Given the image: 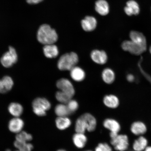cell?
<instances>
[{"instance_id": "29", "label": "cell", "mask_w": 151, "mask_h": 151, "mask_svg": "<svg viewBox=\"0 0 151 151\" xmlns=\"http://www.w3.org/2000/svg\"><path fill=\"white\" fill-rule=\"evenodd\" d=\"M32 139V136L31 134L25 132H20L18 133L16 136V140L21 142H27Z\"/></svg>"}, {"instance_id": "1", "label": "cell", "mask_w": 151, "mask_h": 151, "mask_svg": "<svg viewBox=\"0 0 151 151\" xmlns=\"http://www.w3.org/2000/svg\"><path fill=\"white\" fill-rule=\"evenodd\" d=\"M58 35L55 30L48 24H43L37 32V40L41 44L45 45L54 44L58 40Z\"/></svg>"}, {"instance_id": "21", "label": "cell", "mask_w": 151, "mask_h": 151, "mask_svg": "<svg viewBox=\"0 0 151 151\" xmlns=\"http://www.w3.org/2000/svg\"><path fill=\"white\" fill-rule=\"evenodd\" d=\"M70 71V76L73 80L79 82L84 80L86 74L83 70L81 68L76 66Z\"/></svg>"}, {"instance_id": "22", "label": "cell", "mask_w": 151, "mask_h": 151, "mask_svg": "<svg viewBox=\"0 0 151 151\" xmlns=\"http://www.w3.org/2000/svg\"><path fill=\"white\" fill-rule=\"evenodd\" d=\"M73 141L77 148H82L86 146L87 139L84 133H76L73 136Z\"/></svg>"}, {"instance_id": "39", "label": "cell", "mask_w": 151, "mask_h": 151, "mask_svg": "<svg viewBox=\"0 0 151 151\" xmlns=\"http://www.w3.org/2000/svg\"><path fill=\"white\" fill-rule=\"evenodd\" d=\"M20 151L19 150H17V151Z\"/></svg>"}, {"instance_id": "2", "label": "cell", "mask_w": 151, "mask_h": 151, "mask_svg": "<svg viewBox=\"0 0 151 151\" xmlns=\"http://www.w3.org/2000/svg\"><path fill=\"white\" fill-rule=\"evenodd\" d=\"M97 126L96 119L91 114L86 113L80 117L76 122L75 129L76 133H84L86 131H93Z\"/></svg>"}, {"instance_id": "18", "label": "cell", "mask_w": 151, "mask_h": 151, "mask_svg": "<svg viewBox=\"0 0 151 151\" xmlns=\"http://www.w3.org/2000/svg\"><path fill=\"white\" fill-rule=\"evenodd\" d=\"M43 52L45 56L50 58H55L59 54L58 47L54 44L45 45Z\"/></svg>"}, {"instance_id": "12", "label": "cell", "mask_w": 151, "mask_h": 151, "mask_svg": "<svg viewBox=\"0 0 151 151\" xmlns=\"http://www.w3.org/2000/svg\"><path fill=\"white\" fill-rule=\"evenodd\" d=\"M14 85V81L10 76L4 77L0 80V93H7L12 89Z\"/></svg>"}, {"instance_id": "28", "label": "cell", "mask_w": 151, "mask_h": 151, "mask_svg": "<svg viewBox=\"0 0 151 151\" xmlns=\"http://www.w3.org/2000/svg\"><path fill=\"white\" fill-rule=\"evenodd\" d=\"M56 98L58 101L64 104H67L72 98L70 96L60 90L56 92Z\"/></svg>"}, {"instance_id": "31", "label": "cell", "mask_w": 151, "mask_h": 151, "mask_svg": "<svg viewBox=\"0 0 151 151\" xmlns=\"http://www.w3.org/2000/svg\"><path fill=\"white\" fill-rule=\"evenodd\" d=\"M113 148L107 143H100L96 147L95 151H113Z\"/></svg>"}, {"instance_id": "19", "label": "cell", "mask_w": 151, "mask_h": 151, "mask_svg": "<svg viewBox=\"0 0 151 151\" xmlns=\"http://www.w3.org/2000/svg\"><path fill=\"white\" fill-rule=\"evenodd\" d=\"M148 146V140L146 137L141 135L134 141L132 148L135 151H144Z\"/></svg>"}, {"instance_id": "24", "label": "cell", "mask_w": 151, "mask_h": 151, "mask_svg": "<svg viewBox=\"0 0 151 151\" xmlns=\"http://www.w3.org/2000/svg\"><path fill=\"white\" fill-rule=\"evenodd\" d=\"M102 77L105 83L107 84H111L114 81L115 73L112 69L107 68L104 70L102 73Z\"/></svg>"}, {"instance_id": "26", "label": "cell", "mask_w": 151, "mask_h": 151, "mask_svg": "<svg viewBox=\"0 0 151 151\" xmlns=\"http://www.w3.org/2000/svg\"><path fill=\"white\" fill-rule=\"evenodd\" d=\"M55 112L58 117L67 116L71 114L67 105L64 104H60L56 106L55 109Z\"/></svg>"}, {"instance_id": "27", "label": "cell", "mask_w": 151, "mask_h": 151, "mask_svg": "<svg viewBox=\"0 0 151 151\" xmlns=\"http://www.w3.org/2000/svg\"><path fill=\"white\" fill-rule=\"evenodd\" d=\"M14 145L18 150L20 151H31L33 149V145L30 143L15 141Z\"/></svg>"}, {"instance_id": "37", "label": "cell", "mask_w": 151, "mask_h": 151, "mask_svg": "<svg viewBox=\"0 0 151 151\" xmlns=\"http://www.w3.org/2000/svg\"><path fill=\"white\" fill-rule=\"evenodd\" d=\"M6 151H11L10 150H9V149H7Z\"/></svg>"}, {"instance_id": "10", "label": "cell", "mask_w": 151, "mask_h": 151, "mask_svg": "<svg viewBox=\"0 0 151 151\" xmlns=\"http://www.w3.org/2000/svg\"><path fill=\"white\" fill-rule=\"evenodd\" d=\"M91 58L93 61L99 65H104L107 60V55L103 50H94L91 54Z\"/></svg>"}, {"instance_id": "16", "label": "cell", "mask_w": 151, "mask_h": 151, "mask_svg": "<svg viewBox=\"0 0 151 151\" xmlns=\"http://www.w3.org/2000/svg\"><path fill=\"white\" fill-rule=\"evenodd\" d=\"M129 37L131 40L140 46L147 47L146 38L142 33L136 31L130 32Z\"/></svg>"}, {"instance_id": "32", "label": "cell", "mask_w": 151, "mask_h": 151, "mask_svg": "<svg viewBox=\"0 0 151 151\" xmlns=\"http://www.w3.org/2000/svg\"><path fill=\"white\" fill-rule=\"evenodd\" d=\"M43 0H26L27 2L30 4H36L40 3Z\"/></svg>"}, {"instance_id": "5", "label": "cell", "mask_w": 151, "mask_h": 151, "mask_svg": "<svg viewBox=\"0 0 151 151\" xmlns=\"http://www.w3.org/2000/svg\"><path fill=\"white\" fill-rule=\"evenodd\" d=\"M110 143L113 150L116 151H125L127 150L129 145L127 136L121 134L111 139Z\"/></svg>"}, {"instance_id": "7", "label": "cell", "mask_w": 151, "mask_h": 151, "mask_svg": "<svg viewBox=\"0 0 151 151\" xmlns=\"http://www.w3.org/2000/svg\"><path fill=\"white\" fill-rule=\"evenodd\" d=\"M123 50L135 55H140L146 51L147 47L142 46L131 40H126L122 44Z\"/></svg>"}, {"instance_id": "17", "label": "cell", "mask_w": 151, "mask_h": 151, "mask_svg": "<svg viewBox=\"0 0 151 151\" xmlns=\"http://www.w3.org/2000/svg\"><path fill=\"white\" fill-rule=\"evenodd\" d=\"M124 12L128 16L137 15L139 12V7L138 3L133 0L128 1L126 4V6L124 9Z\"/></svg>"}, {"instance_id": "9", "label": "cell", "mask_w": 151, "mask_h": 151, "mask_svg": "<svg viewBox=\"0 0 151 151\" xmlns=\"http://www.w3.org/2000/svg\"><path fill=\"white\" fill-rule=\"evenodd\" d=\"M103 126L110 132L119 133L121 130L119 123L114 119L107 118L104 121Z\"/></svg>"}, {"instance_id": "3", "label": "cell", "mask_w": 151, "mask_h": 151, "mask_svg": "<svg viewBox=\"0 0 151 151\" xmlns=\"http://www.w3.org/2000/svg\"><path fill=\"white\" fill-rule=\"evenodd\" d=\"M79 61L78 55L74 52L63 55L58 62V67L62 71L70 70L76 66Z\"/></svg>"}, {"instance_id": "15", "label": "cell", "mask_w": 151, "mask_h": 151, "mask_svg": "<svg viewBox=\"0 0 151 151\" xmlns=\"http://www.w3.org/2000/svg\"><path fill=\"white\" fill-rule=\"evenodd\" d=\"M24 126L23 121L18 117L12 119L9 121V130L14 133H18L21 132Z\"/></svg>"}, {"instance_id": "20", "label": "cell", "mask_w": 151, "mask_h": 151, "mask_svg": "<svg viewBox=\"0 0 151 151\" xmlns=\"http://www.w3.org/2000/svg\"><path fill=\"white\" fill-rule=\"evenodd\" d=\"M95 9L98 13L101 16H106L109 12V4L105 0H98L95 3Z\"/></svg>"}, {"instance_id": "11", "label": "cell", "mask_w": 151, "mask_h": 151, "mask_svg": "<svg viewBox=\"0 0 151 151\" xmlns=\"http://www.w3.org/2000/svg\"><path fill=\"white\" fill-rule=\"evenodd\" d=\"M83 29L86 32L93 31L97 26V21L92 16H87L81 21Z\"/></svg>"}, {"instance_id": "34", "label": "cell", "mask_w": 151, "mask_h": 151, "mask_svg": "<svg viewBox=\"0 0 151 151\" xmlns=\"http://www.w3.org/2000/svg\"><path fill=\"white\" fill-rule=\"evenodd\" d=\"M144 151H151V146H148Z\"/></svg>"}, {"instance_id": "30", "label": "cell", "mask_w": 151, "mask_h": 151, "mask_svg": "<svg viewBox=\"0 0 151 151\" xmlns=\"http://www.w3.org/2000/svg\"><path fill=\"white\" fill-rule=\"evenodd\" d=\"M70 112L71 113L74 112L78 108V103L75 100L71 99L66 104Z\"/></svg>"}, {"instance_id": "23", "label": "cell", "mask_w": 151, "mask_h": 151, "mask_svg": "<svg viewBox=\"0 0 151 151\" xmlns=\"http://www.w3.org/2000/svg\"><path fill=\"white\" fill-rule=\"evenodd\" d=\"M56 125L58 129L65 130L70 126L71 121L67 116L58 117L55 120Z\"/></svg>"}, {"instance_id": "8", "label": "cell", "mask_w": 151, "mask_h": 151, "mask_svg": "<svg viewBox=\"0 0 151 151\" xmlns=\"http://www.w3.org/2000/svg\"><path fill=\"white\" fill-rule=\"evenodd\" d=\"M56 86L61 91L73 97L75 93L73 85L69 80L66 78H61L56 83Z\"/></svg>"}, {"instance_id": "13", "label": "cell", "mask_w": 151, "mask_h": 151, "mask_svg": "<svg viewBox=\"0 0 151 151\" xmlns=\"http://www.w3.org/2000/svg\"><path fill=\"white\" fill-rule=\"evenodd\" d=\"M103 102L106 106L111 109L116 108L120 103L119 99L117 96L112 94L106 95L104 98Z\"/></svg>"}, {"instance_id": "25", "label": "cell", "mask_w": 151, "mask_h": 151, "mask_svg": "<svg viewBox=\"0 0 151 151\" xmlns=\"http://www.w3.org/2000/svg\"><path fill=\"white\" fill-rule=\"evenodd\" d=\"M8 110L11 115L16 117H18L22 114L23 109L20 104L13 103L9 105Z\"/></svg>"}, {"instance_id": "33", "label": "cell", "mask_w": 151, "mask_h": 151, "mask_svg": "<svg viewBox=\"0 0 151 151\" xmlns=\"http://www.w3.org/2000/svg\"><path fill=\"white\" fill-rule=\"evenodd\" d=\"M127 79L128 82H132L135 80V77L134 76L131 74H129L127 75Z\"/></svg>"}, {"instance_id": "6", "label": "cell", "mask_w": 151, "mask_h": 151, "mask_svg": "<svg viewBox=\"0 0 151 151\" xmlns=\"http://www.w3.org/2000/svg\"><path fill=\"white\" fill-rule=\"evenodd\" d=\"M18 59V55L16 50L14 47L10 46L8 51L5 52L1 57L0 61L3 67L9 68L16 63Z\"/></svg>"}, {"instance_id": "38", "label": "cell", "mask_w": 151, "mask_h": 151, "mask_svg": "<svg viewBox=\"0 0 151 151\" xmlns=\"http://www.w3.org/2000/svg\"><path fill=\"white\" fill-rule=\"evenodd\" d=\"M91 151V150H87V151Z\"/></svg>"}, {"instance_id": "14", "label": "cell", "mask_w": 151, "mask_h": 151, "mask_svg": "<svg viewBox=\"0 0 151 151\" xmlns=\"http://www.w3.org/2000/svg\"><path fill=\"white\" fill-rule=\"evenodd\" d=\"M131 131L133 134L139 136L143 135L147 131V127L144 123L140 121L134 122L131 124Z\"/></svg>"}, {"instance_id": "4", "label": "cell", "mask_w": 151, "mask_h": 151, "mask_svg": "<svg viewBox=\"0 0 151 151\" xmlns=\"http://www.w3.org/2000/svg\"><path fill=\"white\" fill-rule=\"evenodd\" d=\"M51 106L50 102L45 98H37L32 103L33 112L39 116H45L47 111L50 109Z\"/></svg>"}, {"instance_id": "36", "label": "cell", "mask_w": 151, "mask_h": 151, "mask_svg": "<svg viewBox=\"0 0 151 151\" xmlns=\"http://www.w3.org/2000/svg\"><path fill=\"white\" fill-rule=\"evenodd\" d=\"M150 53L151 54V46L150 47Z\"/></svg>"}, {"instance_id": "35", "label": "cell", "mask_w": 151, "mask_h": 151, "mask_svg": "<svg viewBox=\"0 0 151 151\" xmlns=\"http://www.w3.org/2000/svg\"><path fill=\"white\" fill-rule=\"evenodd\" d=\"M57 151H66L65 150H58Z\"/></svg>"}]
</instances>
